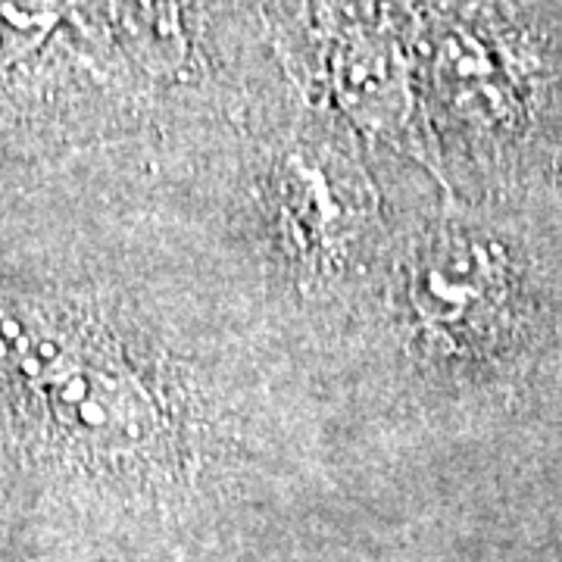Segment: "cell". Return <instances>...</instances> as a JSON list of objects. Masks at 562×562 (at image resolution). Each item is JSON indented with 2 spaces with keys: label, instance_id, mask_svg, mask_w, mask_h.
I'll return each instance as SVG.
<instances>
[{
  "label": "cell",
  "instance_id": "obj_1",
  "mask_svg": "<svg viewBox=\"0 0 562 562\" xmlns=\"http://www.w3.org/2000/svg\"><path fill=\"white\" fill-rule=\"evenodd\" d=\"M138 179V201L322 391L401 220L366 162L291 144Z\"/></svg>",
  "mask_w": 562,
  "mask_h": 562
}]
</instances>
